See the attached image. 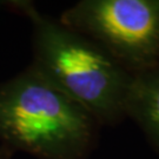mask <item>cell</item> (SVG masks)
Listing matches in <instances>:
<instances>
[{"label": "cell", "instance_id": "cell-1", "mask_svg": "<svg viewBox=\"0 0 159 159\" xmlns=\"http://www.w3.org/2000/svg\"><path fill=\"white\" fill-rule=\"evenodd\" d=\"M8 5L32 25L35 72L78 102L102 125L126 118L125 102L133 74L90 39L43 14L31 1Z\"/></svg>", "mask_w": 159, "mask_h": 159}, {"label": "cell", "instance_id": "cell-2", "mask_svg": "<svg viewBox=\"0 0 159 159\" xmlns=\"http://www.w3.org/2000/svg\"><path fill=\"white\" fill-rule=\"evenodd\" d=\"M100 124L29 66L0 84V140L39 159H86Z\"/></svg>", "mask_w": 159, "mask_h": 159}, {"label": "cell", "instance_id": "cell-3", "mask_svg": "<svg viewBox=\"0 0 159 159\" xmlns=\"http://www.w3.org/2000/svg\"><path fill=\"white\" fill-rule=\"evenodd\" d=\"M59 21L132 74L159 64V0H81Z\"/></svg>", "mask_w": 159, "mask_h": 159}, {"label": "cell", "instance_id": "cell-4", "mask_svg": "<svg viewBox=\"0 0 159 159\" xmlns=\"http://www.w3.org/2000/svg\"><path fill=\"white\" fill-rule=\"evenodd\" d=\"M125 114L136 121L159 151V64L133 74L126 97Z\"/></svg>", "mask_w": 159, "mask_h": 159}]
</instances>
